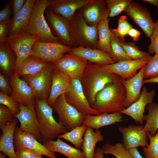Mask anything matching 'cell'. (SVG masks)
<instances>
[{
  "label": "cell",
  "instance_id": "obj_1",
  "mask_svg": "<svg viewBox=\"0 0 158 158\" xmlns=\"http://www.w3.org/2000/svg\"><path fill=\"white\" fill-rule=\"evenodd\" d=\"M121 79L119 76L107 84L96 94L91 107L101 114L121 112L124 109L126 92Z\"/></svg>",
  "mask_w": 158,
  "mask_h": 158
},
{
  "label": "cell",
  "instance_id": "obj_2",
  "mask_svg": "<svg viewBox=\"0 0 158 158\" xmlns=\"http://www.w3.org/2000/svg\"><path fill=\"white\" fill-rule=\"evenodd\" d=\"M119 77L105 71L101 65L88 63L80 82L84 93L90 105L94 102L95 96L99 91Z\"/></svg>",
  "mask_w": 158,
  "mask_h": 158
},
{
  "label": "cell",
  "instance_id": "obj_3",
  "mask_svg": "<svg viewBox=\"0 0 158 158\" xmlns=\"http://www.w3.org/2000/svg\"><path fill=\"white\" fill-rule=\"evenodd\" d=\"M35 108L43 144L49 140H54L61 134L68 132L54 118L53 109L47 100L35 99Z\"/></svg>",
  "mask_w": 158,
  "mask_h": 158
},
{
  "label": "cell",
  "instance_id": "obj_4",
  "mask_svg": "<svg viewBox=\"0 0 158 158\" xmlns=\"http://www.w3.org/2000/svg\"><path fill=\"white\" fill-rule=\"evenodd\" d=\"M66 20L75 47L97 49L98 35L97 26L88 25L78 11Z\"/></svg>",
  "mask_w": 158,
  "mask_h": 158
},
{
  "label": "cell",
  "instance_id": "obj_5",
  "mask_svg": "<svg viewBox=\"0 0 158 158\" xmlns=\"http://www.w3.org/2000/svg\"><path fill=\"white\" fill-rule=\"evenodd\" d=\"M49 2V0H35L26 33L38 36L43 42H61L46 20L45 11Z\"/></svg>",
  "mask_w": 158,
  "mask_h": 158
},
{
  "label": "cell",
  "instance_id": "obj_6",
  "mask_svg": "<svg viewBox=\"0 0 158 158\" xmlns=\"http://www.w3.org/2000/svg\"><path fill=\"white\" fill-rule=\"evenodd\" d=\"M54 67V63H49L38 73L20 77L31 88L36 99L47 100L51 91Z\"/></svg>",
  "mask_w": 158,
  "mask_h": 158
},
{
  "label": "cell",
  "instance_id": "obj_7",
  "mask_svg": "<svg viewBox=\"0 0 158 158\" xmlns=\"http://www.w3.org/2000/svg\"><path fill=\"white\" fill-rule=\"evenodd\" d=\"M51 107L58 116V122L68 131L82 125L85 115L80 112L67 102L65 94L60 96Z\"/></svg>",
  "mask_w": 158,
  "mask_h": 158
},
{
  "label": "cell",
  "instance_id": "obj_8",
  "mask_svg": "<svg viewBox=\"0 0 158 158\" xmlns=\"http://www.w3.org/2000/svg\"><path fill=\"white\" fill-rule=\"evenodd\" d=\"M40 40V39L38 36L26 33L8 39L6 44L15 52L17 57L14 74L23 62L28 57L33 55L32 47L35 43Z\"/></svg>",
  "mask_w": 158,
  "mask_h": 158
},
{
  "label": "cell",
  "instance_id": "obj_9",
  "mask_svg": "<svg viewBox=\"0 0 158 158\" xmlns=\"http://www.w3.org/2000/svg\"><path fill=\"white\" fill-rule=\"evenodd\" d=\"M71 48L61 42H47L40 40L35 43L32 51L33 55L47 62L54 63L68 53Z\"/></svg>",
  "mask_w": 158,
  "mask_h": 158
},
{
  "label": "cell",
  "instance_id": "obj_10",
  "mask_svg": "<svg viewBox=\"0 0 158 158\" xmlns=\"http://www.w3.org/2000/svg\"><path fill=\"white\" fill-rule=\"evenodd\" d=\"M65 96L68 103L85 115L101 114L91 107L84 93L80 80L73 79L71 85L65 94Z\"/></svg>",
  "mask_w": 158,
  "mask_h": 158
},
{
  "label": "cell",
  "instance_id": "obj_11",
  "mask_svg": "<svg viewBox=\"0 0 158 158\" xmlns=\"http://www.w3.org/2000/svg\"><path fill=\"white\" fill-rule=\"evenodd\" d=\"M35 100L27 105L19 104L20 111L15 117L20 123L19 128L33 136L43 143L35 108Z\"/></svg>",
  "mask_w": 158,
  "mask_h": 158
},
{
  "label": "cell",
  "instance_id": "obj_12",
  "mask_svg": "<svg viewBox=\"0 0 158 158\" xmlns=\"http://www.w3.org/2000/svg\"><path fill=\"white\" fill-rule=\"evenodd\" d=\"M150 38L153 31L154 22L150 11L139 3L131 0L124 11Z\"/></svg>",
  "mask_w": 158,
  "mask_h": 158
},
{
  "label": "cell",
  "instance_id": "obj_13",
  "mask_svg": "<svg viewBox=\"0 0 158 158\" xmlns=\"http://www.w3.org/2000/svg\"><path fill=\"white\" fill-rule=\"evenodd\" d=\"M45 14L46 20L52 33L61 42L71 47H75L70 34L67 20L47 8Z\"/></svg>",
  "mask_w": 158,
  "mask_h": 158
},
{
  "label": "cell",
  "instance_id": "obj_14",
  "mask_svg": "<svg viewBox=\"0 0 158 158\" xmlns=\"http://www.w3.org/2000/svg\"><path fill=\"white\" fill-rule=\"evenodd\" d=\"M78 11L88 25L97 26L101 21L108 19L109 13L104 0H91Z\"/></svg>",
  "mask_w": 158,
  "mask_h": 158
},
{
  "label": "cell",
  "instance_id": "obj_15",
  "mask_svg": "<svg viewBox=\"0 0 158 158\" xmlns=\"http://www.w3.org/2000/svg\"><path fill=\"white\" fill-rule=\"evenodd\" d=\"M118 130L122 135V144L128 150L139 146L147 147L149 145L147 132L142 125L120 126Z\"/></svg>",
  "mask_w": 158,
  "mask_h": 158
},
{
  "label": "cell",
  "instance_id": "obj_16",
  "mask_svg": "<svg viewBox=\"0 0 158 158\" xmlns=\"http://www.w3.org/2000/svg\"><path fill=\"white\" fill-rule=\"evenodd\" d=\"M14 144L16 150L28 149L35 150L50 158H57L54 152L40 142L32 135L18 127H16L14 133Z\"/></svg>",
  "mask_w": 158,
  "mask_h": 158
},
{
  "label": "cell",
  "instance_id": "obj_17",
  "mask_svg": "<svg viewBox=\"0 0 158 158\" xmlns=\"http://www.w3.org/2000/svg\"><path fill=\"white\" fill-rule=\"evenodd\" d=\"M54 63L57 68L73 79L80 81L88 63L85 59L68 53Z\"/></svg>",
  "mask_w": 158,
  "mask_h": 158
},
{
  "label": "cell",
  "instance_id": "obj_18",
  "mask_svg": "<svg viewBox=\"0 0 158 158\" xmlns=\"http://www.w3.org/2000/svg\"><path fill=\"white\" fill-rule=\"evenodd\" d=\"M35 1L27 0L23 7L12 17L8 27V38L26 33Z\"/></svg>",
  "mask_w": 158,
  "mask_h": 158
},
{
  "label": "cell",
  "instance_id": "obj_19",
  "mask_svg": "<svg viewBox=\"0 0 158 158\" xmlns=\"http://www.w3.org/2000/svg\"><path fill=\"white\" fill-rule=\"evenodd\" d=\"M155 94L154 90L149 91L146 87H143L138 99L120 112L129 116L135 122L142 125L144 121V113L146 106L153 102Z\"/></svg>",
  "mask_w": 158,
  "mask_h": 158
},
{
  "label": "cell",
  "instance_id": "obj_20",
  "mask_svg": "<svg viewBox=\"0 0 158 158\" xmlns=\"http://www.w3.org/2000/svg\"><path fill=\"white\" fill-rule=\"evenodd\" d=\"M148 61L128 60L112 64L101 65L106 71L117 75L122 79H127L135 75L137 71L146 65Z\"/></svg>",
  "mask_w": 158,
  "mask_h": 158
},
{
  "label": "cell",
  "instance_id": "obj_21",
  "mask_svg": "<svg viewBox=\"0 0 158 158\" xmlns=\"http://www.w3.org/2000/svg\"><path fill=\"white\" fill-rule=\"evenodd\" d=\"M68 53L85 59L91 63L103 65L116 62L110 55L97 49L74 47H71Z\"/></svg>",
  "mask_w": 158,
  "mask_h": 158
},
{
  "label": "cell",
  "instance_id": "obj_22",
  "mask_svg": "<svg viewBox=\"0 0 158 158\" xmlns=\"http://www.w3.org/2000/svg\"><path fill=\"white\" fill-rule=\"evenodd\" d=\"M91 0H49L47 8L66 20L70 18L80 9Z\"/></svg>",
  "mask_w": 158,
  "mask_h": 158
},
{
  "label": "cell",
  "instance_id": "obj_23",
  "mask_svg": "<svg viewBox=\"0 0 158 158\" xmlns=\"http://www.w3.org/2000/svg\"><path fill=\"white\" fill-rule=\"evenodd\" d=\"M9 78L12 90L11 95L19 104L27 105L35 100L32 90L25 81L14 74Z\"/></svg>",
  "mask_w": 158,
  "mask_h": 158
},
{
  "label": "cell",
  "instance_id": "obj_24",
  "mask_svg": "<svg viewBox=\"0 0 158 158\" xmlns=\"http://www.w3.org/2000/svg\"><path fill=\"white\" fill-rule=\"evenodd\" d=\"M145 65L133 77L127 79L121 80V83L126 90L125 106L126 108L137 100L140 95L141 88L143 85L144 73Z\"/></svg>",
  "mask_w": 158,
  "mask_h": 158
},
{
  "label": "cell",
  "instance_id": "obj_25",
  "mask_svg": "<svg viewBox=\"0 0 158 158\" xmlns=\"http://www.w3.org/2000/svg\"><path fill=\"white\" fill-rule=\"evenodd\" d=\"M72 80V78L55 66L51 91L47 99L48 103L51 106L60 96L65 94L68 91Z\"/></svg>",
  "mask_w": 158,
  "mask_h": 158
},
{
  "label": "cell",
  "instance_id": "obj_26",
  "mask_svg": "<svg viewBox=\"0 0 158 158\" xmlns=\"http://www.w3.org/2000/svg\"><path fill=\"white\" fill-rule=\"evenodd\" d=\"M18 121L15 117L0 127L2 132L0 138V151L9 158H17L14 146V137Z\"/></svg>",
  "mask_w": 158,
  "mask_h": 158
},
{
  "label": "cell",
  "instance_id": "obj_27",
  "mask_svg": "<svg viewBox=\"0 0 158 158\" xmlns=\"http://www.w3.org/2000/svg\"><path fill=\"white\" fill-rule=\"evenodd\" d=\"M120 112L102 113L98 115H86L82 125L97 130L102 127L123 122L124 118Z\"/></svg>",
  "mask_w": 158,
  "mask_h": 158
},
{
  "label": "cell",
  "instance_id": "obj_28",
  "mask_svg": "<svg viewBox=\"0 0 158 158\" xmlns=\"http://www.w3.org/2000/svg\"><path fill=\"white\" fill-rule=\"evenodd\" d=\"M17 60L15 52L6 43H0V72L10 78L14 74Z\"/></svg>",
  "mask_w": 158,
  "mask_h": 158
},
{
  "label": "cell",
  "instance_id": "obj_29",
  "mask_svg": "<svg viewBox=\"0 0 158 158\" xmlns=\"http://www.w3.org/2000/svg\"><path fill=\"white\" fill-rule=\"evenodd\" d=\"M104 140V137L100 129L94 131L93 128L87 127L83 136L81 148L85 158H95L96 144Z\"/></svg>",
  "mask_w": 158,
  "mask_h": 158
},
{
  "label": "cell",
  "instance_id": "obj_30",
  "mask_svg": "<svg viewBox=\"0 0 158 158\" xmlns=\"http://www.w3.org/2000/svg\"><path fill=\"white\" fill-rule=\"evenodd\" d=\"M43 144L53 152L61 153L68 158H85L82 151L69 145L58 137L56 140H49Z\"/></svg>",
  "mask_w": 158,
  "mask_h": 158
},
{
  "label": "cell",
  "instance_id": "obj_31",
  "mask_svg": "<svg viewBox=\"0 0 158 158\" xmlns=\"http://www.w3.org/2000/svg\"><path fill=\"white\" fill-rule=\"evenodd\" d=\"M49 63L33 55L28 57L14 74L19 77L34 74L40 71Z\"/></svg>",
  "mask_w": 158,
  "mask_h": 158
},
{
  "label": "cell",
  "instance_id": "obj_32",
  "mask_svg": "<svg viewBox=\"0 0 158 158\" xmlns=\"http://www.w3.org/2000/svg\"><path fill=\"white\" fill-rule=\"evenodd\" d=\"M109 22L108 19L102 20L97 26L98 35L97 49L112 57L110 43L111 32L109 28Z\"/></svg>",
  "mask_w": 158,
  "mask_h": 158
},
{
  "label": "cell",
  "instance_id": "obj_33",
  "mask_svg": "<svg viewBox=\"0 0 158 158\" xmlns=\"http://www.w3.org/2000/svg\"><path fill=\"white\" fill-rule=\"evenodd\" d=\"M146 109L147 114L144 116L146 123L144 129L153 136L158 130V104L152 102L148 104Z\"/></svg>",
  "mask_w": 158,
  "mask_h": 158
},
{
  "label": "cell",
  "instance_id": "obj_34",
  "mask_svg": "<svg viewBox=\"0 0 158 158\" xmlns=\"http://www.w3.org/2000/svg\"><path fill=\"white\" fill-rule=\"evenodd\" d=\"M87 127L81 125L74 128L71 130L60 135L58 137L65 139L72 143L75 147L81 149L84 134Z\"/></svg>",
  "mask_w": 158,
  "mask_h": 158
},
{
  "label": "cell",
  "instance_id": "obj_35",
  "mask_svg": "<svg viewBox=\"0 0 158 158\" xmlns=\"http://www.w3.org/2000/svg\"><path fill=\"white\" fill-rule=\"evenodd\" d=\"M121 44L127 55L133 60L148 61L152 56L148 53L139 50L133 43L124 42Z\"/></svg>",
  "mask_w": 158,
  "mask_h": 158
},
{
  "label": "cell",
  "instance_id": "obj_36",
  "mask_svg": "<svg viewBox=\"0 0 158 158\" xmlns=\"http://www.w3.org/2000/svg\"><path fill=\"white\" fill-rule=\"evenodd\" d=\"M102 148L104 154L112 155L116 158H133L129 150L120 142L113 145L107 143Z\"/></svg>",
  "mask_w": 158,
  "mask_h": 158
},
{
  "label": "cell",
  "instance_id": "obj_37",
  "mask_svg": "<svg viewBox=\"0 0 158 158\" xmlns=\"http://www.w3.org/2000/svg\"><path fill=\"white\" fill-rule=\"evenodd\" d=\"M129 23L126 16H122L118 19V25L116 29H110V31L121 43L125 42V37L129 30L133 28Z\"/></svg>",
  "mask_w": 158,
  "mask_h": 158
},
{
  "label": "cell",
  "instance_id": "obj_38",
  "mask_svg": "<svg viewBox=\"0 0 158 158\" xmlns=\"http://www.w3.org/2000/svg\"><path fill=\"white\" fill-rule=\"evenodd\" d=\"M110 43L112 56L116 62L123 60L132 59L127 55L121 45V43L111 32Z\"/></svg>",
  "mask_w": 158,
  "mask_h": 158
},
{
  "label": "cell",
  "instance_id": "obj_39",
  "mask_svg": "<svg viewBox=\"0 0 158 158\" xmlns=\"http://www.w3.org/2000/svg\"><path fill=\"white\" fill-rule=\"evenodd\" d=\"M131 0H105L106 6L109 11V17L113 18L125 11Z\"/></svg>",
  "mask_w": 158,
  "mask_h": 158
},
{
  "label": "cell",
  "instance_id": "obj_40",
  "mask_svg": "<svg viewBox=\"0 0 158 158\" xmlns=\"http://www.w3.org/2000/svg\"><path fill=\"white\" fill-rule=\"evenodd\" d=\"M149 139V144L147 147H143V151L146 158H158V130L152 136L147 132Z\"/></svg>",
  "mask_w": 158,
  "mask_h": 158
},
{
  "label": "cell",
  "instance_id": "obj_41",
  "mask_svg": "<svg viewBox=\"0 0 158 158\" xmlns=\"http://www.w3.org/2000/svg\"><path fill=\"white\" fill-rule=\"evenodd\" d=\"M158 76V55H155L149 60L145 66L144 79L153 78Z\"/></svg>",
  "mask_w": 158,
  "mask_h": 158
},
{
  "label": "cell",
  "instance_id": "obj_42",
  "mask_svg": "<svg viewBox=\"0 0 158 158\" xmlns=\"http://www.w3.org/2000/svg\"><path fill=\"white\" fill-rule=\"evenodd\" d=\"M0 104L6 106L15 116L20 111L19 104L11 95L0 92Z\"/></svg>",
  "mask_w": 158,
  "mask_h": 158
},
{
  "label": "cell",
  "instance_id": "obj_43",
  "mask_svg": "<svg viewBox=\"0 0 158 158\" xmlns=\"http://www.w3.org/2000/svg\"><path fill=\"white\" fill-rule=\"evenodd\" d=\"M150 38L151 42L148 47L149 53L158 55V19L154 22L153 31Z\"/></svg>",
  "mask_w": 158,
  "mask_h": 158
},
{
  "label": "cell",
  "instance_id": "obj_44",
  "mask_svg": "<svg viewBox=\"0 0 158 158\" xmlns=\"http://www.w3.org/2000/svg\"><path fill=\"white\" fill-rule=\"evenodd\" d=\"M17 158H42L40 153L32 150L22 148L16 150Z\"/></svg>",
  "mask_w": 158,
  "mask_h": 158
},
{
  "label": "cell",
  "instance_id": "obj_45",
  "mask_svg": "<svg viewBox=\"0 0 158 158\" xmlns=\"http://www.w3.org/2000/svg\"><path fill=\"white\" fill-rule=\"evenodd\" d=\"M15 117L6 106L0 104V127L5 125Z\"/></svg>",
  "mask_w": 158,
  "mask_h": 158
},
{
  "label": "cell",
  "instance_id": "obj_46",
  "mask_svg": "<svg viewBox=\"0 0 158 158\" xmlns=\"http://www.w3.org/2000/svg\"><path fill=\"white\" fill-rule=\"evenodd\" d=\"M12 0L8 1L0 11V23L10 21L12 14Z\"/></svg>",
  "mask_w": 158,
  "mask_h": 158
},
{
  "label": "cell",
  "instance_id": "obj_47",
  "mask_svg": "<svg viewBox=\"0 0 158 158\" xmlns=\"http://www.w3.org/2000/svg\"><path fill=\"white\" fill-rule=\"evenodd\" d=\"M8 78L0 73V92L11 95L12 90Z\"/></svg>",
  "mask_w": 158,
  "mask_h": 158
},
{
  "label": "cell",
  "instance_id": "obj_48",
  "mask_svg": "<svg viewBox=\"0 0 158 158\" xmlns=\"http://www.w3.org/2000/svg\"><path fill=\"white\" fill-rule=\"evenodd\" d=\"M10 20L0 23V43H6L8 39V27Z\"/></svg>",
  "mask_w": 158,
  "mask_h": 158
},
{
  "label": "cell",
  "instance_id": "obj_49",
  "mask_svg": "<svg viewBox=\"0 0 158 158\" xmlns=\"http://www.w3.org/2000/svg\"><path fill=\"white\" fill-rule=\"evenodd\" d=\"M27 0H12V16H14L25 5Z\"/></svg>",
  "mask_w": 158,
  "mask_h": 158
},
{
  "label": "cell",
  "instance_id": "obj_50",
  "mask_svg": "<svg viewBox=\"0 0 158 158\" xmlns=\"http://www.w3.org/2000/svg\"><path fill=\"white\" fill-rule=\"evenodd\" d=\"M140 34V31L133 28L129 30L127 35L131 37L134 41H138Z\"/></svg>",
  "mask_w": 158,
  "mask_h": 158
},
{
  "label": "cell",
  "instance_id": "obj_51",
  "mask_svg": "<svg viewBox=\"0 0 158 158\" xmlns=\"http://www.w3.org/2000/svg\"><path fill=\"white\" fill-rule=\"evenodd\" d=\"M133 158H143L141 155L137 148L129 150Z\"/></svg>",
  "mask_w": 158,
  "mask_h": 158
},
{
  "label": "cell",
  "instance_id": "obj_52",
  "mask_svg": "<svg viewBox=\"0 0 158 158\" xmlns=\"http://www.w3.org/2000/svg\"><path fill=\"white\" fill-rule=\"evenodd\" d=\"M104 154L102 148L98 147L95 150V158H103Z\"/></svg>",
  "mask_w": 158,
  "mask_h": 158
},
{
  "label": "cell",
  "instance_id": "obj_53",
  "mask_svg": "<svg viewBox=\"0 0 158 158\" xmlns=\"http://www.w3.org/2000/svg\"><path fill=\"white\" fill-rule=\"evenodd\" d=\"M158 83V76L147 79H144L143 80V85L146 83Z\"/></svg>",
  "mask_w": 158,
  "mask_h": 158
},
{
  "label": "cell",
  "instance_id": "obj_54",
  "mask_svg": "<svg viewBox=\"0 0 158 158\" xmlns=\"http://www.w3.org/2000/svg\"><path fill=\"white\" fill-rule=\"evenodd\" d=\"M143 2H148L151 4L157 7V0H143Z\"/></svg>",
  "mask_w": 158,
  "mask_h": 158
},
{
  "label": "cell",
  "instance_id": "obj_55",
  "mask_svg": "<svg viewBox=\"0 0 158 158\" xmlns=\"http://www.w3.org/2000/svg\"><path fill=\"white\" fill-rule=\"evenodd\" d=\"M0 158H5L4 155L1 152L0 153Z\"/></svg>",
  "mask_w": 158,
  "mask_h": 158
},
{
  "label": "cell",
  "instance_id": "obj_56",
  "mask_svg": "<svg viewBox=\"0 0 158 158\" xmlns=\"http://www.w3.org/2000/svg\"><path fill=\"white\" fill-rule=\"evenodd\" d=\"M157 15L158 16V0H157Z\"/></svg>",
  "mask_w": 158,
  "mask_h": 158
}]
</instances>
